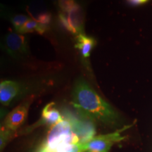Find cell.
<instances>
[{"instance_id": "11", "label": "cell", "mask_w": 152, "mask_h": 152, "mask_svg": "<svg viewBox=\"0 0 152 152\" xmlns=\"http://www.w3.org/2000/svg\"><path fill=\"white\" fill-rule=\"evenodd\" d=\"M63 120L61 114L55 107V104L53 102L47 104L42 111L41 121L43 124L52 126L61 122Z\"/></svg>"}, {"instance_id": "10", "label": "cell", "mask_w": 152, "mask_h": 152, "mask_svg": "<svg viewBox=\"0 0 152 152\" xmlns=\"http://www.w3.org/2000/svg\"><path fill=\"white\" fill-rule=\"evenodd\" d=\"M96 44V42L94 37L82 33L76 36L75 47L80 51L83 58H87L90 57L91 52Z\"/></svg>"}, {"instance_id": "15", "label": "cell", "mask_w": 152, "mask_h": 152, "mask_svg": "<svg viewBox=\"0 0 152 152\" xmlns=\"http://www.w3.org/2000/svg\"><path fill=\"white\" fill-rule=\"evenodd\" d=\"M76 4L74 0H58V6L60 9V11L64 13H68L73 8Z\"/></svg>"}, {"instance_id": "3", "label": "cell", "mask_w": 152, "mask_h": 152, "mask_svg": "<svg viewBox=\"0 0 152 152\" xmlns=\"http://www.w3.org/2000/svg\"><path fill=\"white\" fill-rule=\"evenodd\" d=\"M78 112L80 118L76 117L70 111H66L65 119L69 121L73 131L78 136L79 143L85 144L94 137L96 130L93 123V120L81 112Z\"/></svg>"}, {"instance_id": "16", "label": "cell", "mask_w": 152, "mask_h": 152, "mask_svg": "<svg viewBox=\"0 0 152 152\" xmlns=\"http://www.w3.org/2000/svg\"><path fill=\"white\" fill-rule=\"evenodd\" d=\"M148 1H149V0H127V1H128L129 4L132 6H138L143 4L147 2Z\"/></svg>"}, {"instance_id": "8", "label": "cell", "mask_w": 152, "mask_h": 152, "mask_svg": "<svg viewBox=\"0 0 152 152\" xmlns=\"http://www.w3.org/2000/svg\"><path fill=\"white\" fill-rule=\"evenodd\" d=\"M66 16L74 35L84 33L85 13L80 5L76 3L73 8L66 13Z\"/></svg>"}, {"instance_id": "5", "label": "cell", "mask_w": 152, "mask_h": 152, "mask_svg": "<svg viewBox=\"0 0 152 152\" xmlns=\"http://www.w3.org/2000/svg\"><path fill=\"white\" fill-rule=\"evenodd\" d=\"M126 127L109 134L95 136L90 142L85 144V152H109L114 144L124 139L121 136V132Z\"/></svg>"}, {"instance_id": "9", "label": "cell", "mask_w": 152, "mask_h": 152, "mask_svg": "<svg viewBox=\"0 0 152 152\" xmlns=\"http://www.w3.org/2000/svg\"><path fill=\"white\" fill-rule=\"evenodd\" d=\"M20 90L18 83L12 80H4L0 83V102L4 106H9Z\"/></svg>"}, {"instance_id": "2", "label": "cell", "mask_w": 152, "mask_h": 152, "mask_svg": "<svg viewBox=\"0 0 152 152\" xmlns=\"http://www.w3.org/2000/svg\"><path fill=\"white\" fill-rule=\"evenodd\" d=\"M79 142L80 139L73 131L71 124L67 120L64 119L61 122L51 126L46 140L39 151L54 152L66 144Z\"/></svg>"}, {"instance_id": "12", "label": "cell", "mask_w": 152, "mask_h": 152, "mask_svg": "<svg viewBox=\"0 0 152 152\" xmlns=\"http://www.w3.org/2000/svg\"><path fill=\"white\" fill-rule=\"evenodd\" d=\"M49 26L41 24L33 19H29L27 22L22 26L16 33L20 34L25 33H37L39 35H43L48 30Z\"/></svg>"}, {"instance_id": "7", "label": "cell", "mask_w": 152, "mask_h": 152, "mask_svg": "<svg viewBox=\"0 0 152 152\" xmlns=\"http://www.w3.org/2000/svg\"><path fill=\"white\" fill-rule=\"evenodd\" d=\"M26 10L32 19L39 23L49 26L52 22V15L43 0H30L26 4Z\"/></svg>"}, {"instance_id": "4", "label": "cell", "mask_w": 152, "mask_h": 152, "mask_svg": "<svg viewBox=\"0 0 152 152\" xmlns=\"http://www.w3.org/2000/svg\"><path fill=\"white\" fill-rule=\"evenodd\" d=\"M4 49L14 58L26 57L29 53L28 39L22 34L10 32L4 39Z\"/></svg>"}, {"instance_id": "17", "label": "cell", "mask_w": 152, "mask_h": 152, "mask_svg": "<svg viewBox=\"0 0 152 152\" xmlns=\"http://www.w3.org/2000/svg\"><path fill=\"white\" fill-rule=\"evenodd\" d=\"M51 1H52L54 4H58V0H51Z\"/></svg>"}, {"instance_id": "13", "label": "cell", "mask_w": 152, "mask_h": 152, "mask_svg": "<svg viewBox=\"0 0 152 152\" xmlns=\"http://www.w3.org/2000/svg\"><path fill=\"white\" fill-rule=\"evenodd\" d=\"M29 19L30 18H28L27 16H26V15L17 14L15 15V16H14L11 18V22L13 26H14L16 31H17V30L20 29V28H21L22 26L29 20Z\"/></svg>"}, {"instance_id": "14", "label": "cell", "mask_w": 152, "mask_h": 152, "mask_svg": "<svg viewBox=\"0 0 152 152\" xmlns=\"http://www.w3.org/2000/svg\"><path fill=\"white\" fill-rule=\"evenodd\" d=\"M58 23H59L60 26H61L64 30H66V31L68 32V33H71L74 35L73 30L71 27V26H70L67 16H66V14L60 11L58 16Z\"/></svg>"}, {"instance_id": "6", "label": "cell", "mask_w": 152, "mask_h": 152, "mask_svg": "<svg viewBox=\"0 0 152 152\" xmlns=\"http://www.w3.org/2000/svg\"><path fill=\"white\" fill-rule=\"evenodd\" d=\"M33 98L30 97L15 108L9 113L4 121L3 127L10 132L20 128L27 118L28 110Z\"/></svg>"}, {"instance_id": "1", "label": "cell", "mask_w": 152, "mask_h": 152, "mask_svg": "<svg viewBox=\"0 0 152 152\" xmlns=\"http://www.w3.org/2000/svg\"><path fill=\"white\" fill-rule=\"evenodd\" d=\"M73 99L74 107L92 120L108 125L118 123L120 117L117 112L84 79L80 78L75 83Z\"/></svg>"}]
</instances>
